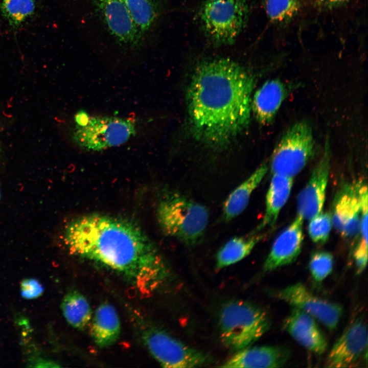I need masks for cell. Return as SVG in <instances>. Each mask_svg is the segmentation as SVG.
Listing matches in <instances>:
<instances>
[{
	"instance_id": "obj_22",
	"label": "cell",
	"mask_w": 368,
	"mask_h": 368,
	"mask_svg": "<svg viewBox=\"0 0 368 368\" xmlns=\"http://www.w3.org/2000/svg\"><path fill=\"white\" fill-rule=\"evenodd\" d=\"M143 39L155 26L160 13L158 0H123Z\"/></svg>"
},
{
	"instance_id": "obj_2",
	"label": "cell",
	"mask_w": 368,
	"mask_h": 368,
	"mask_svg": "<svg viewBox=\"0 0 368 368\" xmlns=\"http://www.w3.org/2000/svg\"><path fill=\"white\" fill-rule=\"evenodd\" d=\"M188 88L189 120L194 135L209 146L227 145L248 125L252 76L228 58L201 61Z\"/></svg>"
},
{
	"instance_id": "obj_30",
	"label": "cell",
	"mask_w": 368,
	"mask_h": 368,
	"mask_svg": "<svg viewBox=\"0 0 368 368\" xmlns=\"http://www.w3.org/2000/svg\"><path fill=\"white\" fill-rule=\"evenodd\" d=\"M1 198V184H0V199Z\"/></svg>"
},
{
	"instance_id": "obj_11",
	"label": "cell",
	"mask_w": 368,
	"mask_h": 368,
	"mask_svg": "<svg viewBox=\"0 0 368 368\" xmlns=\"http://www.w3.org/2000/svg\"><path fill=\"white\" fill-rule=\"evenodd\" d=\"M330 143L327 138L322 156L297 197V215L304 220H310L323 211L330 169Z\"/></svg>"
},
{
	"instance_id": "obj_20",
	"label": "cell",
	"mask_w": 368,
	"mask_h": 368,
	"mask_svg": "<svg viewBox=\"0 0 368 368\" xmlns=\"http://www.w3.org/2000/svg\"><path fill=\"white\" fill-rule=\"evenodd\" d=\"M292 185L293 178L272 174L266 196L265 214L256 231L275 224L281 210L289 197Z\"/></svg>"
},
{
	"instance_id": "obj_31",
	"label": "cell",
	"mask_w": 368,
	"mask_h": 368,
	"mask_svg": "<svg viewBox=\"0 0 368 368\" xmlns=\"http://www.w3.org/2000/svg\"><path fill=\"white\" fill-rule=\"evenodd\" d=\"M1 157V147H0V159Z\"/></svg>"
},
{
	"instance_id": "obj_4",
	"label": "cell",
	"mask_w": 368,
	"mask_h": 368,
	"mask_svg": "<svg viewBox=\"0 0 368 368\" xmlns=\"http://www.w3.org/2000/svg\"><path fill=\"white\" fill-rule=\"evenodd\" d=\"M252 0H204L197 18L206 40L215 47L231 45L249 21Z\"/></svg>"
},
{
	"instance_id": "obj_21",
	"label": "cell",
	"mask_w": 368,
	"mask_h": 368,
	"mask_svg": "<svg viewBox=\"0 0 368 368\" xmlns=\"http://www.w3.org/2000/svg\"><path fill=\"white\" fill-rule=\"evenodd\" d=\"M62 314L69 325L78 329H84L92 318V310L86 297L77 290H71L61 302Z\"/></svg>"
},
{
	"instance_id": "obj_13",
	"label": "cell",
	"mask_w": 368,
	"mask_h": 368,
	"mask_svg": "<svg viewBox=\"0 0 368 368\" xmlns=\"http://www.w3.org/2000/svg\"><path fill=\"white\" fill-rule=\"evenodd\" d=\"M332 224L343 237L359 232L361 203L356 183L344 184L336 193L331 213Z\"/></svg>"
},
{
	"instance_id": "obj_28",
	"label": "cell",
	"mask_w": 368,
	"mask_h": 368,
	"mask_svg": "<svg viewBox=\"0 0 368 368\" xmlns=\"http://www.w3.org/2000/svg\"><path fill=\"white\" fill-rule=\"evenodd\" d=\"M20 294L25 299L32 300L40 297L44 291L41 283L34 278L23 280L20 283Z\"/></svg>"
},
{
	"instance_id": "obj_9",
	"label": "cell",
	"mask_w": 368,
	"mask_h": 368,
	"mask_svg": "<svg viewBox=\"0 0 368 368\" xmlns=\"http://www.w3.org/2000/svg\"><path fill=\"white\" fill-rule=\"evenodd\" d=\"M275 295L293 307L309 314L330 330L336 327L342 314V307L339 304L315 295L301 283L288 286Z\"/></svg>"
},
{
	"instance_id": "obj_10",
	"label": "cell",
	"mask_w": 368,
	"mask_h": 368,
	"mask_svg": "<svg viewBox=\"0 0 368 368\" xmlns=\"http://www.w3.org/2000/svg\"><path fill=\"white\" fill-rule=\"evenodd\" d=\"M102 22L121 46L135 49L143 41L123 0H93Z\"/></svg>"
},
{
	"instance_id": "obj_8",
	"label": "cell",
	"mask_w": 368,
	"mask_h": 368,
	"mask_svg": "<svg viewBox=\"0 0 368 368\" xmlns=\"http://www.w3.org/2000/svg\"><path fill=\"white\" fill-rule=\"evenodd\" d=\"M143 342L154 358L164 367H196L208 364L210 357L166 332L153 327L144 326Z\"/></svg>"
},
{
	"instance_id": "obj_5",
	"label": "cell",
	"mask_w": 368,
	"mask_h": 368,
	"mask_svg": "<svg viewBox=\"0 0 368 368\" xmlns=\"http://www.w3.org/2000/svg\"><path fill=\"white\" fill-rule=\"evenodd\" d=\"M222 342L238 351L250 346L270 328V320L265 311L249 302L236 300L226 303L219 316Z\"/></svg>"
},
{
	"instance_id": "obj_16",
	"label": "cell",
	"mask_w": 368,
	"mask_h": 368,
	"mask_svg": "<svg viewBox=\"0 0 368 368\" xmlns=\"http://www.w3.org/2000/svg\"><path fill=\"white\" fill-rule=\"evenodd\" d=\"M290 357L286 348L271 346L248 347L236 352L222 367H281Z\"/></svg>"
},
{
	"instance_id": "obj_24",
	"label": "cell",
	"mask_w": 368,
	"mask_h": 368,
	"mask_svg": "<svg viewBox=\"0 0 368 368\" xmlns=\"http://www.w3.org/2000/svg\"><path fill=\"white\" fill-rule=\"evenodd\" d=\"M267 17L273 24L284 26L289 24L297 15L302 5V0H262Z\"/></svg>"
},
{
	"instance_id": "obj_12",
	"label": "cell",
	"mask_w": 368,
	"mask_h": 368,
	"mask_svg": "<svg viewBox=\"0 0 368 368\" xmlns=\"http://www.w3.org/2000/svg\"><path fill=\"white\" fill-rule=\"evenodd\" d=\"M367 329L364 320L358 317L344 330L327 358L328 367H348L354 365L367 351Z\"/></svg>"
},
{
	"instance_id": "obj_23",
	"label": "cell",
	"mask_w": 368,
	"mask_h": 368,
	"mask_svg": "<svg viewBox=\"0 0 368 368\" xmlns=\"http://www.w3.org/2000/svg\"><path fill=\"white\" fill-rule=\"evenodd\" d=\"M263 237L261 235L248 237H235L229 239L217 254V267L221 269L243 260Z\"/></svg>"
},
{
	"instance_id": "obj_7",
	"label": "cell",
	"mask_w": 368,
	"mask_h": 368,
	"mask_svg": "<svg viewBox=\"0 0 368 368\" xmlns=\"http://www.w3.org/2000/svg\"><path fill=\"white\" fill-rule=\"evenodd\" d=\"M314 147L310 125L304 121L294 124L285 132L273 151L270 160L272 174L293 178L310 159Z\"/></svg>"
},
{
	"instance_id": "obj_14",
	"label": "cell",
	"mask_w": 368,
	"mask_h": 368,
	"mask_svg": "<svg viewBox=\"0 0 368 368\" xmlns=\"http://www.w3.org/2000/svg\"><path fill=\"white\" fill-rule=\"evenodd\" d=\"M303 221L299 215L274 241L263 264V270L270 271L293 262L300 255L303 241Z\"/></svg>"
},
{
	"instance_id": "obj_27",
	"label": "cell",
	"mask_w": 368,
	"mask_h": 368,
	"mask_svg": "<svg viewBox=\"0 0 368 368\" xmlns=\"http://www.w3.org/2000/svg\"><path fill=\"white\" fill-rule=\"evenodd\" d=\"M334 264L332 255L327 251H319L313 254L309 263V267L312 278L317 282H321L332 272Z\"/></svg>"
},
{
	"instance_id": "obj_25",
	"label": "cell",
	"mask_w": 368,
	"mask_h": 368,
	"mask_svg": "<svg viewBox=\"0 0 368 368\" xmlns=\"http://www.w3.org/2000/svg\"><path fill=\"white\" fill-rule=\"evenodd\" d=\"M36 9L35 0H2L0 11L9 25L17 29Z\"/></svg>"
},
{
	"instance_id": "obj_6",
	"label": "cell",
	"mask_w": 368,
	"mask_h": 368,
	"mask_svg": "<svg viewBox=\"0 0 368 368\" xmlns=\"http://www.w3.org/2000/svg\"><path fill=\"white\" fill-rule=\"evenodd\" d=\"M74 122L72 134L73 143L90 152L120 146L127 142L136 131L132 119L110 116H91L84 110L75 114Z\"/></svg>"
},
{
	"instance_id": "obj_18",
	"label": "cell",
	"mask_w": 368,
	"mask_h": 368,
	"mask_svg": "<svg viewBox=\"0 0 368 368\" xmlns=\"http://www.w3.org/2000/svg\"><path fill=\"white\" fill-rule=\"evenodd\" d=\"M90 333L94 342L105 348L113 344L121 331V323L115 308L110 303H101L92 316Z\"/></svg>"
},
{
	"instance_id": "obj_17",
	"label": "cell",
	"mask_w": 368,
	"mask_h": 368,
	"mask_svg": "<svg viewBox=\"0 0 368 368\" xmlns=\"http://www.w3.org/2000/svg\"><path fill=\"white\" fill-rule=\"evenodd\" d=\"M286 94L284 84L278 79L266 81L255 93L251 109L262 124L272 122Z\"/></svg>"
},
{
	"instance_id": "obj_15",
	"label": "cell",
	"mask_w": 368,
	"mask_h": 368,
	"mask_svg": "<svg viewBox=\"0 0 368 368\" xmlns=\"http://www.w3.org/2000/svg\"><path fill=\"white\" fill-rule=\"evenodd\" d=\"M286 331L298 343L315 354L326 350V338L314 318L304 311L293 308L283 324Z\"/></svg>"
},
{
	"instance_id": "obj_19",
	"label": "cell",
	"mask_w": 368,
	"mask_h": 368,
	"mask_svg": "<svg viewBox=\"0 0 368 368\" xmlns=\"http://www.w3.org/2000/svg\"><path fill=\"white\" fill-rule=\"evenodd\" d=\"M268 169L267 165L263 164L229 195L223 207V218L225 221H230L244 211L252 192L259 185Z\"/></svg>"
},
{
	"instance_id": "obj_26",
	"label": "cell",
	"mask_w": 368,
	"mask_h": 368,
	"mask_svg": "<svg viewBox=\"0 0 368 368\" xmlns=\"http://www.w3.org/2000/svg\"><path fill=\"white\" fill-rule=\"evenodd\" d=\"M309 220L308 231L311 240L315 243L326 242L332 225L331 213L321 212Z\"/></svg>"
},
{
	"instance_id": "obj_29",
	"label": "cell",
	"mask_w": 368,
	"mask_h": 368,
	"mask_svg": "<svg viewBox=\"0 0 368 368\" xmlns=\"http://www.w3.org/2000/svg\"><path fill=\"white\" fill-rule=\"evenodd\" d=\"M351 0H312L315 7L321 11L332 10L340 7Z\"/></svg>"
},
{
	"instance_id": "obj_3",
	"label": "cell",
	"mask_w": 368,
	"mask_h": 368,
	"mask_svg": "<svg viewBox=\"0 0 368 368\" xmlns=\"http://www.w3.org/2000/svg\"><path fill=\"white\" fill-rule=\"evenodd\" d=\"M158 224L167 236L188 245L202 240L209 219L203 205L175 190L169 189L162 195L157 206Z\"/></svg>"
},
{
	"instance_id": "obj_1",
	"label": "cell",
	"mask_w": 368,
	"mask_h": 368,
	"mask_svg": "<svg viewBox=\"0 0 368 368\" xmlns=\"http://www.w3.org/2000/svg\"><path fill=\"white\" fill-rule=\"evenodd\" d=\"M63 242L75 256L121 275L144 295L169 275L166 262L146 234L126 219L99 214L76 217L65 225Z\"/></svg>"
}]
</instances>
